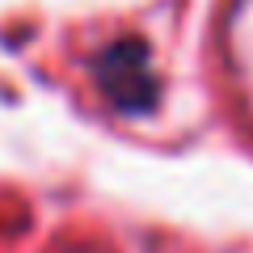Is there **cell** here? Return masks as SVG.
Listing matches in <instances>:
<instances>
[{
	"instance_id": "1",
	"label": "cell",
	"mask_w": 253,
	"mask_h": 253,
	"mask_svg": "<svg viewBox=\"0 0 253 253\" xmlns=\"http://www.w3.org/2000/svg\"><path fill=\"white\" fill-rule=\"evenodd\" d=\"M93 76H97V89L106 93V101L118 114H144L161 97V76L152 68L144 38L126 34V38H114L110 46H101L93 55Z\"/></svg>"
}]
</instances>
